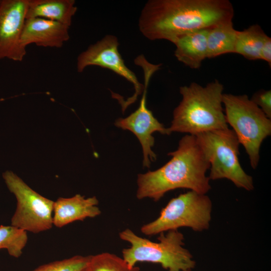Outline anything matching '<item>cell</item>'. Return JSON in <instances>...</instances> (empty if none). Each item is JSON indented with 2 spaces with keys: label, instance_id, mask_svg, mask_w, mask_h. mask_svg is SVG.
Masks as SVG:
<instances>
[{
  "label": "cell",
  "instance_id": "obj_1",
  "mask_svg": "<svg viewBox=\"0 0 271 271\" xmlns=\"http://www.w3.org/2000/svg\"><path fill=\"white\" fill-rule=\"evenodd\" d=\"M234 14L228 0H150L142 10L139 27L149 40L173 43L186 34L232 21Z\"/></svg>",
  "mask_w": 271,
  "mask_h": 271
},
{
  "label": "cell",
  "instance_id": "obj_2",
  "mask_svg": "<svg viewBox=\"0 0 271 271\" xmlns=\"http://www.w3.org/2000/svg\"><path fill=\"white\" fill-rule=\"evenodd\" d=\"M171 159L152 171L138 176L136 197L141 200H160L167 192L188 189L206 194L211 189L206 175L210 165L194 135L186 134L175 151L170 152Z\"/></svg>",
  "mask_w": 271,
  "mask_h": 271
},
{
  "label": "cell",
  "instance_id": "obj_3",
  "mask_svg": "<svg viewBox=\"0 0 271 271\" xmlns=\"http://www.w3.org/2000/svg\"><path fill=\"white\" fill-rule=\"evenodd\" d=\"M224 87L217 79L203 86L196 82L180 87L182 98L174 109L169 135L197 134L228 127L223 105Z\"/></svg>",
  "mask_w": 271,
  "mask_h": 271
},
{
  "label": "cell",
  "instance_id": "obj_4",
  "mask_svg": "<svg viewBox=\"0 0 271 271\" xmlns=\"http://www.w3.org/2000/svg\"><path fill=\"white\" fill-rule=\"evenodd\" d=\"M153 242L126 228L119 233L123 241L130 244L122 250V257L131 266L139 262L160 264L167 271L192 270L196 261L190 252L184 247V236L178 230L162 232Z\"/></svg>",
  "mask_w": 271,
  "mask_h": 271
},
{
  "label": "cell",
  "instance_id": "obj_5",
  "mask_svg": "<svg viewBox=\"0 0 271 271\" xmlns=\"http://www.w3.org/2000/svg\"><path fill=\"white\" fill-rule=\"evenodd\" d=\"M223 105L228 125L245 149L252 168L256 169L261 145L271 134V119L246 94L223 93Z\"/></svg>",
  "mask_w": 271,
  "mask_h": 271
},
{
  "label": "cell",
  "instance_id": "obj_6",
  "mask_svg": "<svg viewBox=\"0 0 271 271\" xmlns=\"http://www.w3.org/2000/svg\"><path fill=\"white\" fill-rule=\"evenodd\" d=\"M210 163L209 180L226 179L246 191L254 189L252 177L246 173L239 161V142L229 127L195 136Z\"/></svg>",
  "mask_w": 271,
  "mask_h": 271
},
{
  "label": "cell",
  "instance_id": "obj_7",
  "mask_svg": "<svg viewBox=\"0 0 271 271\" xmlns=\"http://www.w3.org/2000/svg\"><path fill=\"white\" fill-rule=\"evenodd\" d=\"M212 208L207 195L190 190L171 199L155 220L142 226L141 231L152 236L186 227L201 232L209 228Z\"/></svg>",
  "mask_w": 271,
  "mask_h": 271
},
{
  "label": "cell",
  "instance_id": "obj_8",
  "mask_svg": "<svg viewBox=\"0 0 271 271\" xmlns=\"http://www.w3.org/2000/svg\"><path fill=\"white\" fill-rule=\"evenodd\" d=\"M3 177L17 199V207L11 225L34 233L51 229L54 201L33 190L12 171L5 172Z\"/></svg>",
  "mask_w": 271,
  "mask_h": 271
},
{
  "label": "cell",
  "instance_id": "obj_9",
  "mask_svg": "<svg viewBox=\"0 0 271 271\" xmlns=\"http://www.w3.org/2000/svg\"><path fill=\"white\" fill-rule=\"evenodd\" d=\"M138 65L141 67L144 74V88L139 107L128 116L117 119L115 125L123 130L132 132L139 140L143 150V165L149 168L151 163L157 159V155L152 148L155 144L153 134L158 132L169 135L167 128L160 122L146 105V94L148 86L153 74L159 70L161 64H153L144 59Z\"/></svg>",
  "mask_w": 271,
  "mask_h": 271
},
{
  "label": "cell",
  "instance_id": "obj_10",
  "mask_svg": "<svg viewBox=\"0 0 271 271\" xmlns=\"http://www.w3.org/2000/svg\"><path fill=\"white\" fill-rule=\"evenodd\" d=\"M118 39L115 36L106 35L78 55L77 70L78 72H82L88 66H99L112 71L131 83L134 88V93L131 97L126 100L114 97L119 101L124 112L143 92L144 86L139 81L136 74L125 65L118 51Z\"/></svg>",
  "mask_w": 271,
  "mask_h": 271
},
{
  "label": "cell",
  "instance_id": "obj_11",
  "mask_svg": "<svg viewBox=\"0 0 271 271\" xmlns=\"http://www.w3.org/2000/svg\"><path fill=\"white\" fill-rule=\"evenodd\" d=\"M29 0H2L0 4V59L22 61L26 48L21 37Z\"/></svg>",
  "mask_w": 271,
  "mask_h": 271
},
{
  "label": "cell",
  "instance_id": "obj_12",
  "mask_svg": "<svg viewBox=\"0 0 271 271\" xmlns=\"http://www.w3.org/2000/svg\"><path fill=\"white\" fill-rule=\"evenodd\" d=\"M69 27L40 18L26 19L21 43L23 47L31 44L44 47L60 48L69 39Z\"/></svg>",
  "mask_w": 271,
  "mask_h": 271
},
{
  "label": "cell",
  "instance_id": "obj_13",
  "mask_svg": "<svg viewBox=\"0 0 271 271\" xmlns=\"http://www.w3.org/2000/svg\"><path fill=\"white\" fill-rule=\"evenodd\" d=\"M95 196L85 198L76 194L70 198L60 197L54 203L53 224L61 228L76 221L94 218L101 214Z\"/></svg>",
  "mask_w": 271,
  "mask_h": 271
},
{
  "label": "cell",
  "instance_id": "obj_14",
  "mask_svg": "<svg viewBox=\"0 0 271 271\" xmlns=\"http://www.w3.org/2000/svg\"><path fill=\"white\" fill-rule=\"evenodd\" d=\"M209 29L191 32L177 38L175 56L186 66L194 69L199 68L207 58V37Z\"/></svg>",
  "mask_w": 271,
  "mask_h": 271
},
{
  "label": "cell",
  "instance_id": "obj_15",
  "mask_svg": "<svg viewBox=\"0 0 271 271\" xmlns=\"http://www.w3.org/2000/svg\"><path fill=\"white\" fill-rule=\"evenodd\" d=\"M77 11L74 0H29L26 19L43 18L70 27Z\"/></svg>",
  "mask_w": 271,
  "mask_h": 271
},
{
  "label": "cell",
  "instance_id": "obj_16",
  "mask_svg": "<svg viewBox=\"0 0 271 271\" xmlns=\"http://www.w3.org/2000/svg\"><path fill=\"white\" fill-rule=\"evenodd\" d=\"M237 30L232 21L218 24L208 30L207 37V58H214L234 53Z\"/></svg>",
  "mask_w": 271,
  "mask_h": 271
},
{
  "label": "cell",
  "instance_id": "obj_17",
  "mask_svg": "<svg viewBox=\"0 0 271 271\" xmlns=\"http://www.w3.org/2000/svg\"><path fill=\"white\" fill-rule=\"evenodd\" d=\"M266 34L258 25L237 31L234 53L249 60L260 59V51Z\"/></svg>",
  "mask_w": 271,
  "mask_h": 271
},
{
  "label": "cell",
  "instance_id": "obj_18",
  "mask_svg": "<svg viewBox=\"0 0 271 271\" xmlns=\"http://www.w3.org/2000/svg\"><path fill=\"white\" fill-rule=\"evenodd\" d=\"M28 241L27 232L12 225H0V249L14 257L21 256Z\"/></svg>",
  "mask_w": 271,
  "mask_h": 271
},
{
  "label": "cell",
  "instance_id": "obj_19",
  "mask_svg": "<svg viewBox=\"0 0 271 271\" xmlns=\"http://www.w3.org/2000/svg\"><path fill=\"white\" fill-rule=\"evenodd\" d=\"M90 271H140L138 266H129L122 258L109 252L92 255Z\"/></svg>",
  "mask_w": 271,
  "mask_h": 271
},
{
  "label": "cell",
  "instance_id": "obj_20",
  "mask_svg": "<svg viewBox=\"0 0 271 271\" xmlns=\"http://www.w3.org/2000/svg\"><path fill=\"white\" fill-rule=\"evenodd\" d=\"M92 255H75L43 264L32 271H84L90 263Z\"/></svg>",
  "mask_w": 271,
  "mask_h": 271
},
{
  "label": "cell",
  "instance_id": "obj_21",
  "mask_svg": "<svg viewBox=\"0 0 271 271\" xmlns=\"http://www.w3.org/2000/svg\"><path fill=\"white\" fill-rule=\"evenodd\" d=\"M263 111L265 115L271 119V91L260 90L256 92L250 98Z\"/></svg>",
  "mask_w": 271,
  "mask_h": 271
},
{
  "label": "cell",
  "instance_id": "obj_22",
  "mask_svg": "<svg viewBox=\"0 0 271 271\" xmlns=\"http://www.w3.org/2000/svg\"><path fill=\"white\" fill-rule=\"evenodd\" d=\"M260 60L266 61L271 66V38L266 35L260 51Z\"/></svg>",
  "mask_w": 271,
  "mask_h": 271
},
{
  "label": "cell",
  "instance_id": "obj_23",
  "mask_svg": "<svg viewBox=\"0 0 271 271\" xmlns=\"http://www.w3.org/2000/svg\"><path fill=\"white\" fill-rule=\"evenodd\" d=\"M84 271H90L89 267Z\"/></svg>",
  "mask_w": 271,
  "mask_h": 271
},
{
  "label": "cell",
  "instance_id": "obj_24",
  "mask_svg": "<svg viewBox=\"0 0 271 271\" xmlns=\"http://www.w3.org/2000/svg\"><path fill=\"white\" fill-rule=\"evenodd\" d=\"M186 271H192V270H186Z\"/></svg>",
  "mask_w": 271,
  "mask_h": 271
},
{
  "label": "cell",
  "instance_id": "obj_25",
  "mask_svg": "<svg viewBox=\"0 0 271 271\" xmlns=\"http://www.w3.org/2000/svg\"><path fill=\"white\" fill-rule=\"evenodd\" d=\"M1 1H0V4H1Z\"/></svg>",
  "mask_w": 271,
  "mask_h": 271
}]
</instances>
